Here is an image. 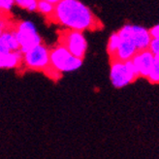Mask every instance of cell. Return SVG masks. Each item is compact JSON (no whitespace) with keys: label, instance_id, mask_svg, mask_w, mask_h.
Instances as JSON below:
<instances>
[{"label":"cell","instance_id":"obj_1","mask_svg":"<svg viewBox=\"0 0 159 159\" xmlns=\"http://www.w3.org/2000/svg\"><path fill=\"white\" fill-rule=\"evenodd\" d=\"M50 21L66 29L84 31L92 30L99 26L95 15L80 0H61L54 6Z\"/></svg>","mask_w":159,"mask_h":159},{"label":"cell","instance_id":"obj_2","mask_svg":"<svg viewBox=\"0 0 159 159\" xmlns=\"http://www.w3.org/2000/svg\"><path fill=\"white\" fill-rule=\"evenodd\" d=\"M84 59L76 57L64 46L57 45L50 51V65L55 73L61 76L63 73L73 72L83 65Z\"/></svg>","mask_w":159,"mask_h":159},{"label":"cell","instance_id":"obj_3","mask_svg":"<svg viewBox=\"0 0 159 159\" xmlns=\"http://www.w3.org/2000/svg\"><path fill=\"white\" fill-rule=\"evenodd\" d=\"M139 78L136 67L132 60L120 61L113 59L110 68V81L116 89H122Z\"/></svg>","mask_w":159,"mask_h":159},{"label":"cell","instance_id":"obj_4","mask_svg":"<svg viewBox=\"0 0 159 159\" xmlns=\"http://www.w3.org/2000/svg\"><path fill=\"white\" fill-rule=\"evenodd\" d=\"M50 49L43 42L22 53V65L29 70L47 72L50 65Z\"/></svg>","mask_w":159,"mask_h":159},{"label":"cell","instance_id":"obj_5","mask_svg":"<svg viewBox=\"0 0 159 159\" xmlns=\"http://www.w3.org/2000/svg\"><path fill=\"white\" fill-rule=\"evenodd\" d=\"M14 30L20 46V51L22 53L43 42L41 36L37 32L35 25L31 21H17V23L14 25Z\"/></svg>","mask_w":159,"mask_h":159},{"label":"cell","instance_id":"obj_6","mask_svg":"<svg viewBox=\"0 0 159 159\" xmlns=\"http://www.w3.org/2000/svg\"><path fill=\"white\" fill-rule=\"evenodd\" d=\"M58 40V44L64 46L73 55L84 59L87 50V42L82 31L65 29L60 32Z\"/></svg>","mask_w":159,"mask_h":159},{"label":"cell","instance_id":"obj_7","mask_svg":"<svg viewBox=\"0 0 159 159\" xmlns=\"http://www.w3.org/2000/svg\"><path fill=\"white\" fill-rule=\"evenodd\" d=\"M120 39H130L138 51H144L149 48L152 42L149 30L136 25H125L117 31Z\"/></svg>","mask_w":159,"mask_h":159},{"label":"cell","instance_id":"obj_8","mask_svg":"<svg viewBox=\"0 0 159 159\" xmlns=\"http://www.w3.org/2000/svg\"><path fill=\"white\" fill-rule=\"evenodd\" d=\"M134 66L136 67L139 77L147 78L152 70L156 60L155 55L149 51V49L139 51L131 59Z\"/></svg>","mask_w":159,"mask_h":159},{"label":"cell","instance_id":"obj_9","mask_svg":"<svg viewBox=\"0 0 159 159\" xmlns=\"http://www.w3.org/2000/svg\"><path fill=\"white\" fill-rule=\"evenodd\" d=\"M138 52L137 48L130 39H120V43L112 58L120 61H128L131 60Z\"/></svg>","mask_w":159,"mask_h":159},{"label":"cell","instance_id":"obj_10","mask_svg":"<svg viewBox=\"0 0 159 159\" xmlns=\"http://www.w3.org/2000/svg\"><path fill=\"white\" fill-rule=\"evenodd\" d=\"M22 64V52L20 51L0 53V69H13Z\"/></svg>","mask_w":159,"mask_h":159},{"label":"cell","instance_id":"obj_11","mask_svg":"<svg viewBox=\"0 0 159 159\" xmlns=\"http://www.w3.org/2000/svg\"><path fill=\"white\" fill-rule=\"evenodd\" d=\"M0 41L2 42V44L7 48V50L9 52L20 51V46L17 41V38H16L14 25H11L3 31V33L0 36Z\"/></svg>","mask_w":159,"mask_h":159},{"label":"cell","instance_id":"obj_12","mask_svg":"<svg viewBox=\"0 0 159 159\" xmlns=\"http://www.w3.org/2000/svg\"><path fill=\"white\" fill-rule=\"evenodd\" d=\"M37 11L43 14L45 17L48 18V20H50L54 11V6L49 2L45 1V0H38Z\"/></svg>","mask_w":159,"mask_h":159},{"label":"cell","instance_id":"obj_13","mask_svg":"<svg viewBox=\"0 0 159 159\" xmlns=\"http://www.w3.org/2000/svg\"><path fill=\"white\" fill-rule=\"evenodd\" d=\"M119 43H120V37L118 36L117 32L113 33L110 36L108 45H107V51H108V53L111 55V57H113L115 55L117 48L119 46Z\"/></svg>","mask_w":159,"mask_h":159},{"label":"cell","instance_id":"obj_14","mask_svg":"<svg viewBox=\"0 0 159 159\" xmlns=\"http://www.w3.org/2000/svg\"><path fill=\"white\" fill-rule=\"evenodd\" d=\"M15 5L21 8V9L27 10L29 12L37 11L38 0H14Z\"/></svg>","mask_w":159,"mask_h":159},{"label":"cell","instance_id":"obj_15","mask_svg":"<svg viewBox=\"0 0 159 159\" xmlns=\"http://www.w3.org/2000/svg\"><path fill=\"white\" fill-rule=\"evenodd\" d=\"M147 79L152 84H159V61L156 59Z\"/></svg>","mask_w":159,"mask_h":159},{"label":"cell","instance_id":"obj_16","mask_svg":"<svg viewBox=\"0 0 159 159\" xmlns=\"http://www.w3.org/2000/svg\"><path fill=\"white\" fill-rule=\"evenodd\" d=\"M14 5V0H0V14L9 13Z\"/></svg>","mask_w":159,"mask_h":159},{"label":"cell","instance_id":"obj_17","mask_svg":"<svg viewBox=\"0 0 159 159\" xmlns=\"http://www.w3.org/2000/svg\"><path fill=\"white\" fill-rule=\"evenodd\" d=\"M148 49L155 55V57H159V39H153L152 38Z\"/></svg>","mask_w":159,"mask_h":159},{"label":"cell","instance_id":"obj_18","mask_svg":"<svg viewBox=\"0 0 159 159\" xmlns=\"http://www.w3.org/2000/svg\"><path fill=\"white\" fill-rule=\"evenodd\" d=\"M149 30L150 36L153 39H159V23L158 25H155L154 26H152Z\"/></svg>","mask_w":159,"mask_h":159},{"label":"cell","instance_id":"obj_19","mask_svg":"<svg viewBox=\"0 0 159 159\" xmlns=\"http://www.w3.org/2000/svg\"><path fill=\"white\" fill-rule=\"evenodd\" d=\"M9 51L7 50V48L2 44V42L0 41V53H4V52H8Z\"/></svg>","mask_w":159,"mask_h":159},{"label":"cell","instance_id":"obj_20","mask_svg":"<svg viewBox=\"0 0 159 159\" xmlns=\"http://www.w3.org/2000/svg\"><path fill=\"white\" fill-rule=\"evenodd\" d=\"M45 1H47V2H49V3H51V4H52L53 6H55L57 4H58L61 0H45Z\"/></svg>","mask_w":159,"mask_h":159}]
</instances>
